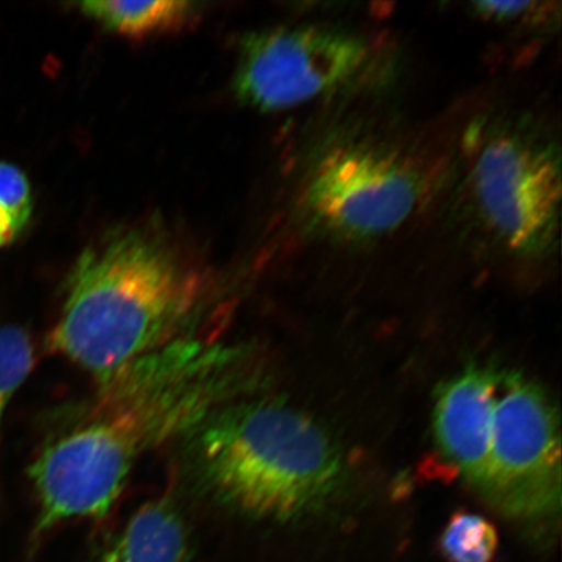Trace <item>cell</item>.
Returning a JSON list of instances; mask_svg holds the SVG:
<instances>
[{"label": "cell", "instance_id": "6da1fadb", "mask_svg": "<svg viewBox=\"0 0 562 562\" xmlns=\"http://www.w3.org/2000/svg\"><path fill=\"white\" fill-rule=\"evenodd\" d=\"M249 364L241 350L179 339L101 384L89 416L48 440L32 463L35 536L108 515L140 457L245 395Z\"/></svg>", "mask_w": 562, "mask_h": 562}, {"label": "cell", "instance_id": "7a4b0ae2", "mask_svg": "<svg viewBox=\"0 0 562 562\" xmlns=\"http://www.w3.org/2000/svg\"><path fill=\"white\" fill-rule=\"evenodd\" d=\"M452 136L361 119L323 130L294 195L302 234L340 248L402 235L448 188L459 139Z\"/></svg>", "mask_w": 562, "mask_h": 562}, {"label": "cell", "instance_id": "3957f363", "mask_svg": "<svg viewBox=\"0 0 562 562\" xmlns=\"http://www.w3.org/2000/svg\"><path fill=\"white\" fill-rule=\"evenodd\" d=\"M66 292L48 349L100 384L181 339L209 302L202 273L138 231L117 232L83 251Z\"/></svg>", "mask_w": 562, "mask_h": 562}, {"label": "cell", "instance_id": "277c9868", "mask_svg": "<svg viewBox=\"0 0 562 562\" xmlns=\"http://www.w3.org/2000/svg\"><path fill=\"white\" fill-rule=\"evenodd\" d=\"M200 482L245 516L290 521L331 501L344 482L331 435L280 400L240 396L187 435Z\"/></svg>", "mask_w": 562, "mask_h": 562}, {"label": "cell", "instance_id": "5b68a950", "mask_svg": "<svg viewBox=\"0 0 562 562\" xmlns=\"http://www.w3.org/2000/svg\"><path fill=\"white\" fill-rule=\"evenodd\" d=\"M457 139L453 175L481 240L522 261L558 250L561 146L550 126L521 112L482 115Z\"/></svg>", "mask_w": 562, "mask_h": 562}, {"label": "cell", "instance_id": "8992f818", "mask_svg": "<svg viewBox=\"0 0 562 562\" xmlns=\"http://www.w3.org/2000/svg\"><path fill=\"white\" fill-rule=\"evenodd\" d=\"M385 48L375 35L333 23L270 27L246 35L235 93L263 112L299 108L378 81Z\"/></svg>", "mask_w": 562, "mask_h": 562}, {"label": "cell", "instance_id": "52a82bcc", "mask_svg": "<svg viewBox=\"0 0 562 562\" xmlns=\"http://www.w3.org/2000/svg\"><path fill=\"white\" fill-rule=\"evenodd\" d=\"M476 492L517 521L559 515V414L542 386L519 372L501 369L498 374Z\"/></svg>", "mask_w": 562, "mask_h": 562}, {"label": "cell", "instance_id": "ba28073f", "mask_svg": "<svg viewBox=\"0 0 562 562\" xmlns=\"http://www.w3.org/2000/svg\"><path fill=\"white\" fill-rule=\"evenodd\" d=\"M188 529L170 496L140 507L98 562H189Z\"/></svg>", "mask_w": 562, "mask_h": 562}, {"label": "cell", "instance_id": "9c48e42d", "mask_svg": "<svg viewBox=\"0 0 562 562\" xmlns=\"http://www.w3.org/2000/svg\"><path fill=\"white\" fill-rule=\"evenodd\" d=\"M87 16L105 30L126 37L143 38L172 32L188 24L196 12V4L179 0L157 2H125V0H91L80 4Z\"/></svg>", "mask_w": 562, "mask_h": 562}, {"label": "cell", "instance_id": "30bf717a", "mask_svg": "<svg viewBox=\"0 0 562 562\" xmlns=\"http://www.w3.org/2000/svg\"><path fill=\"white\" fill-rule=\"evenodd\" d=\"M501 539L486 517L456 512L442 529L439 551L447 562H494Z\"/></svg>", "mask_w": 562, "mask_h": 562}, {"label": "cell", "instance_id": "8fae6325", "mask_svg": "<svg viewBox=\"0 0 562 562\" xmlns=\"http://www.w3.org/2000/svg\"><path fill=\"white\" fill-rule=\"evenodd\" d=\"M34 364L31 336L19 326L0 325V428L7 406Z\"/></svg>", "mask_w": 562, "mask_h": 562}, {"label": "cell", "instance_id": "7c38bea8", "mask_svg": "<svg viewBox=\"0 0 562 562\" xmlns=\"http://www.w3.org/2000/svg\"><path fill=\"white\" fill-rule=\"evenodd\" d=\"M469 12L484 23L504 30H539L560 20V5L551 2H476Z\"/></svg>", "mask_w": 562, "mask_h": 562}, {"label": "cell", "instance_id": "4fadbf2b", "mask_svg": "<svg viewBox=\"0 0 562 562\" xmlns=\"http://www.w3.org/2000/svg\"><path fill=\"white\" fill-rule=\"evenodd\" d=\"M0 207L10 214L20 229L32 214L31 184L16 166L0 161Z\"/></svg>", "mask_w": 562, "mask_h": 562}, {"label": "cell", "instance_id": "5bb4252c", "mask_svg": "<svg viewBox=\"0 0 562 562\" xmlns=\"http://www.w3.org/2000/svg\"><path fill=\"white\" fill-rule=\"evenodd\" d=\"M21 229L5 210L0 207V249L9 245Z\"/></svg>", "mask_w": 562, "mask_h": 562}]
</instances>
